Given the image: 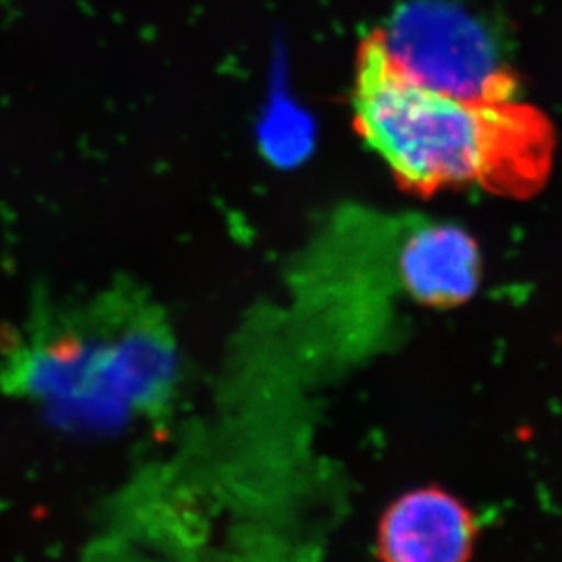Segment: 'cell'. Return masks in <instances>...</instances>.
<instances>
[{"label": "cell", "mask_w": 562, "mask_h": 562, "mask_svg": "<svg viewBox=\"0 0 562 562\" xmlns=\"http://www.w3.org/2000/svg\"><path fill=\"white\" fill-rule=\"evenodd\" d=\"M352 112L360 137L413 194L479 187L528 198L552 168L555 134L539 110L426 87L391 60L376 32L357 52Z\"/></svg>", "instance_id": "cell-1"}, {"label": "cell", "mask_w": 562, "mask_h": 562, "mask_svg": "<svg viewBox=\"0 0 562 562\" xmlns=\"http://www.w3.org/2000/svg\"><path fill=\"white\" fill-rule=\"evenodd\" d=\"M398 272L417 302L429 307H457L481 285V249L464 228L431 223L406 239Z\"/></svg>", "instance_id": "cell-4"}, {"label": "cell", "mask_w": 562, "mask_h": 562, "mask_svg": "<svg viewBox=\"0 0 562 562\" xmlns=\"http://www.w3.org/2000/svg\"><path fill=\"white\" fill-rule=\"evenodd\" d=\"M415 81L481 101L515 99L519 79L497 33L454 0H409L374 30Z\"/></svg>", "instance_id": "cell-2"}, {"label": "cell", "mask_w": 562, "mask_h": 562, "mask_svg": "<svg viewBox=\"0 0 562 562\" xmlns=\"http://www.w3.org/2000/svg\"><path fill=\"white\" fill-rule=\"evenodd\" d=\"M481 526L462 498L438 484L393 498L376 522L379 562H471Z\"/></svg>", "instance_id": "cell-3"}]
</instances>
